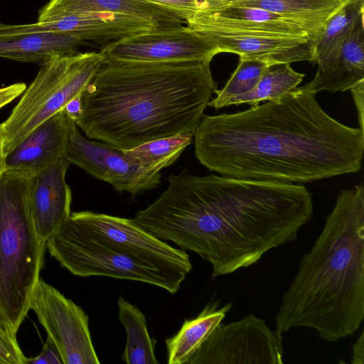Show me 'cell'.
<instances>
[{
  "label": "cell",
  "instance_id": "cell-1",
  "mask_svg": "<svg viewBox=\"0 0 364 364\" xmlns=\"http://www.w3.org/2000/svg\"><path fill=\"white\" fill-rule=\"evenodd\" d=\"M311 193L302 185L196 176L183 170L131 221L157 238L197 253L212 277L256 264L297 237L311 218Z\"/></svg>",
  "mask_w": 364,
  "mask_h": 364
},
{
  "label": "cell",
  "instance_id": "cell-35",
  "mask_svg": "<svg viewBox=\"0 0 364 364\" xmlns=\"http://www.w3.org/2000/svg\"><path fill=\"white\" fill-rule=\"evenodd\" d=\"M5 156L3 154V151H2V139H1V132H0V176H1V174L3 173V172L5 170Z\"/></svg>",
  "mask_w": 364,
  "mask_h": 364
},
{
  "label": "cell",
  "instance_id": "cell-7",
  "mask_svg": "<svg viewBox=\"0 0 364 364\" xmlns=\"http://www.w3.org/2000/svg\"><path fill=\"white\" fill-rule=\"evenodd\" d=\"M46 249L71 274L133 280L176 294L186 274L139 260L89 233L69 218L46 242Z\"/></svg>",
  "mask_w": 364,
  "mask_h": 364
},
{
  "label": "cell",
  "instance_id": "cell-13",
  "mask_svg": "<svg viewBox=\"0 0 364 364\" xmlns=\"http://www.w3.org/2000/svg\"><path fill=\"white\" fill-rule=\"evenodd\" d=\"M159 28L154 23L132 16L103 12L38 14L36 23L3 24V33L47 31L75 36L85 41L103 43Z\"/></svg>",
  "mask_w": 364,
  "mask_h": 364
},
{
  "label": "cell",
  "instance_id": "cell-23",
  "mask_svg": "<svg viewBox=\"0 0 364 364\" xmlns=\"http://www.w3.org/2000/svg\"><path fill=\"white\" fill-rule=\"evenodd\" d=\"M364 14V0H343L341 7L326 21L315 48V76L327 73L337 60L358 18Z\"/></svg>",
  "mask_w": 364,
  "mask_h": 364
},
{
  "label": "cell",
  "instance_id": "cell-16",
  "mask_svg": "<svg viewBox=\"0 0 364 364\" xmlns=\"http://www.w3.org/2000/svg\"><path fill=\"white\" fill-rule=\"evenodd\" d=\"M63 110L27 135L5 156V170L33 175L65 158L72 123Z\"/></svg>",
  "mask_w": 364,
  "mask_h": 364
},
{
  "label": "cell",
  "instance_id": "cell-11",
  "mask_svg": "<svg viewBox=\"0 0 364 364\" xmlns=\"http://www.w3.org/2000/svg\"><path fill=\"white\" fill-rule=\"evenodd\" d=\"M70 218L89 233L146 263L186 275L192 269L185 251L137 227L131 219L91 211L73 212Z\"/></svg>",
  "mask_w": 364,
  "mask_h": 364
},
{
  "label": "cell",
  "instance_id": "cell-12",
  "mask_svg": "<svg viewBox=\"0 0 364 364\" xmlns=\"http://www.w3.org/2000/svg\"><path fill=\"white\" fill-rule=\"evenodd\" d=\"M65 158L97 179L132 196L159 186L161 171L136 164L124 150L85 139L72 123Z\"/></svg>",
  "mask_w": 364,
  "mask_h": 364
},
{
  "label": "cell",
  "instance_id": "cell-22",
  "mask_svg": "<svg viewBox=\"0 0 364 364\" xmlns=\"http://www.w3.org/2000/svg\"><path fill=\"white\" fill-rule=\"evenodd\" d=\"M219 305V301L208 303L196 318L186 319L175 335L166 338L168 364H188L195 352L232 308L231 303L222 307Z\"/></svg>",
  "mask_w": 364,
  "mask_h": 364
},
{
  "label": "cell",
  "instance_id": "cell-29",
  "mask_svg": "<svg viewBox=\"0 0 364 364\" xmlns=\"http://www.w3.org/2000/svg\"><path fill=\"white\" fill-rule=\"evenodd\" d=\"M17 338L0 327V364H27Z\"/></svg>",
  "mask_w": 364,
  "mask_h": 364
},
{
  "label": "cell",
  "instance_id": "cell-15",
  "mask_svg": "<svg viewBox=\"0 0 364 364\" xmlns=\"http://www.w3.org/2000/svg\"><path fill=\"white\" fill-rule=\"evenodd\" d=\"M69 165L65 158L61 159L30 178L32 219L36 233L45 245L71 213L72 193L65 181Z\"/></svg>",
  "mask_w": 364,
  "mask_h": 364
},
{
  "label": "cell",
  "instance_id": "cell-32",
  "mask_svg": "<svg viewBox=\"0 0 364 364\" xmlns=\"http://www.w3.org/2000/svg\"><path fill=\"white\" fill-rule=\"evenodd\" d=\"M350 91L357 109L360 129L364 131L363 111H364V80L353 86Z\"/></svg>",
  "mask_w": 364,
  "mask_h": 364
},
{
  "label": "cell",
  "instance_id": "cell-5",
  "mask_svg": "<svg viewBox=\"0 0 364 364\" xmlns=\"http://www.w3.org/2000/svg\"><path fill=\"white\" fill-rule=\"evenodd\" d=\"M31 176L4 170L0 176V327L14 337L31 310L46 252L31 215Z\"/></svg>",
  "mask_w": 364,
  "mask_h": 364
},
{
  "label": "cell",
  "instance_id": "cell-9",
  "mask_svg": "<svg viewBox=\"0 0 364 364\" xmlns=\"http://www.w3.org/2000/svg\"><path fill=\"white\" fill-rule=\"evenodd\" d=\"M41 326L55 344L63 364H99L83 309L40 277L31 302Z\"/></svg>",
  "mask_w": 364,
  "mask_h": 364
},
{
  "label": "cell",
  "instance_id": "cell-20",
  "mask_svg": "<svg viewBox=\"0 0 364 364\" xmlns=\"http://www.w3.org/2000/svg\"><path fill=\"white\" fill-rule=\"evenodd\" d=\"M87 44L75 36L58 32L0 33V58L41 65L55 55L77 53Z\"/></svg>",
  "mask_w": 364,
  "mask_h": 364
},
{
  "label": "cell",
  "instance_id": "cell-30",
  "mask_svg": "<svg viewBox=\"0 0 364 364\" xmlns=\"http://www.w3.org/2000/svg\"><path fill=\"white\" fill-rule=\"evenodd\" d=\"M27 364H63V362L55 344L47 336L41 352L34 358H28Z\"/></svg>",
  "mask_w": 364,
  "mask_h": 364
},
{
  "label": "cell",
  "instance_id": "cell-26",
  "mask_svg": "<svg viewBox=\"0 0 364 364\" xmlns=\"http://www.w3.org/2000/svg\"><path fill=\"white\" fill-rule=\"evenodd\" d=\"M193 138V134L183 133L148 141L124 151L136 164L161 171L176 162Z\"/></svg>",
  "mask_w": 364,
  "mask_h": 364
},
{
  "label": "cell",
  "instance_id": "cell-27",
  "mask_svg": "<svg viewBox=\"0 0 364 364\" xmlns=\"http://www.w3.org/2000/svg\"><path fill=\"white\" fill-rule=\"evenodd\" d=\"M269 65L255 60L240 59L236 70L225 87L215 90L217 96L209 102L208 106L215 109L228 107L231 99L251 91L257 85Z\"/></svg>",
  "mask_w": 364,
  "mask_h": 364
},
{
  "label": "cell",
  "instance_id": "cell-33",
  "mask_svg": "<svg viewBox=\"0 0 364 364\" xmlns=\"http://www.w3.org/2000/svg\"><path fill=\"white\" fill-rule=\"evenodd\" d=\"M353 364H364V331H361L357 341L353 343L352 348Z\"/></svg>",
  "mask_w": 364,
  "mask_h": 364
},
{
  "label": "cell",
  "instance_id": "cell-14",
  "mask_svg": "<svg viewBox=\"0 0 364 364\" xmlns=\"http://www.w3.org/2000/svg\"><path fill=\"white\" fill-rule=\"evenodd\" d=\"M214 43L220 53H232L240 59L268 64L314 61L316 45L308 36L193 30Z\"/></svg>",
  "mask_w": 364,
  "mask_h": 364
},
{
  "label": "cell",
  "instance_id": "cell-28",
  "mask_svg": "<svg viewBox=\"0 0 364 364\" xmlns=\"http://www.w3.org/2000/svg\"><path fill=\"white\" fill-rule=\"evenodd\" d=\"M168 8L185 21L208 11L210 0H145Z\"/></svg>",
  "mask_w": 364,
  "mask_h": 364
},
{
  "label": "cell",
  "instance_id": "cell-25",
  "mask_svg": "<svg viewBox=\"0 0 364 364\" xmlns=\"http://www.w3.org/2000/svg\"><path fill=\"white\" fill-rule=\"evenodd\" d=\"M304 76L295 71L290 63L270 64L257 85L251 91L231 99L228 106L247 103L255 107L262 101L275 100L296 87Z\"/></svg>",
  "mask_w": 364,
  "mask_h": 364
},
{
  "label": "cell",
  "instance_id": "cell-17",
  "mask_svg": "<svg viewBox=\"0 0 364 364\" xmlns=\"http://www.w3.org/2000/svg\"><path fill=\"white\" fill-rule=\"evenodd\" d=\"M185 24L192 30L308 36L297 24L277 14L252 7L225 6L198 14L187 19Z\"/></svg>",
  "mask_w": 364,
  "mask_h": 364
},
{
  "label": "cell",
  "instance_id": "cell-6",
  "mask_svg": "<svg viewBox=\"0 0 364 364\" xmlns=\"http://www.w3.org/2000/svg\"><path fill=\"white\" fill-rule=\"evenodd\" d=\"M105 60L100 51L77 52L55 55L40 65L10 115L0 124L4 156L36 127L80 95Z\"/></svg>",
  "mask_w": 364,
  "mask_h": 364
},
{
  "label": "cell",
  "instance_id": "cell-21",
  "mask_svg": "<svg viewBox=\"0 0 364 364\" xmlns=\"http://www.w3.org/2000/svg\"><path fill=\"white\" fill-rule=\"evenodd\" d=\"M364 80V14L356 20L331 68L302 86L316 94L350 90Z\"/></svg>",
  "mask_w": 364,
  "mask_h": 364
},
{
  "label": "cell",
  "instance_id": "cell-2",
  "mask_svg": "<svg viewBox=\"0 0 364 364\" xmlns=\"http://www.w3.org/2000/svg\"><path fill=\"white\" fill-rule=\"evenodd\" d=\"M316 95L296 87L242 112L203 114L193 132L196 158L223 176L282 183L358 172L364 131L332 118Z\"/></svg>",
  "mask_w": 364,
  "mask_h": 364
},
{
  "label": "cell",
  "instance_id": "cell-10",
  "mask_svg": "<svg viewBox=\"0 0 364 364\" xmlns=\"http://www.w3.org/2000/svg\"><path fill=\"white\" fill-rule=\"evenodd\" d=\"M100 52L106 60L149 63L211 62L220 53L210 40L183 25L122 38Z\"/></svg>",
  "mask_w": 364,
  "mask_h": 364
},
{
  "label": "cell",
  "instance_id": "cell-3",
  "mask_svg": "<svg viewBox=\"0 0 364 364\" xmlns=\"http://www.w3.org/2000/svg\"><path fill=\"white\" fill-rule=\"evenodd\" d=\"M210 63L105 60L81 93L75 123L122 150L193 134L218 87Z\"/></svg>",
  "mask_w": 364,
  "mask_h": 364
},
{
  "label": "cell",
  "instance_id": "cell-8",
  "mask_svg": "<svg viewBox=\"0 0 364 364\" xmlns=\"http://www.w3.org/2000/svg\"><path fill=\"white\" fill-rule=\"evenodd\" d=\"M282 334L253 314L228 324L221 322L188 364H282Z\"/></svg>",
  "mask_w": 364,
  "mask_h": 364
},
{
  "label": "cell",
  "instance_id": "cell-4",
  "mask_svg": "<svg viewBox=\"0 0 364 364\" xmlns=\"http://www.w3.org/2000/svg\"><path fill=\"white\" fill-rule=\"evenodd\" d=\"M364 319V187L342 190L318 237L299 264L276 330H315L327 342L353 335Z\"/></svg>",
  "mask_w": 364,
  "mask_h": 364
},
{
  "label": "cell",
  "instance_id": "cell-18",
  "mask_svg": "<svg viewBox=\"0 0 364 364\" xmlns=\"http://www.w3.org/2000/svg\"><path fill=\"white\" fill-rule=\"evenodd\" d=\"M342 4L343 0H210L208 12L225 6L263 9L299 26L316 46L326 21Z\"/></svg>",
  "mask_w": 364,
  "mask_h": 364
},
{
  "label": "cell",
  "instance_id": "cell-34",
  "mask_svg": "<svg viewBox=\"0 0 364 364\" xmlns=\"http://www.w3.org/2000/svg\"><path fill=\"white\" fill-rule=\"evenodd\" d=\"M80 95L72 100L63 111L74 122L80 117L82 112Z\"/></svg>",
  "mask_w": 364,
  "mask_h": 364
},
{
  "label": "cell",
  "instance_id": "cell-19",
  "mask_svg": "<svg viewBox=\"0 0 364 364\" xmlns=\"http://www.w3.org/2000/svg\"><path fill=\"white\" fill-rule=\"evenodd\" d=\"M103 12L148 21L159 28L185 24L178 14L161 5L145 0H50L38 14Z\"/></svg>",
  "mask_w": 364,
  "mask_h": 364
},
{
  "label": "cell",
  "instance_id": "cell-24",
  "mask_svg": "<svg viewBox=\"0 0 364 364\" xmlns=\"http://www.w3.org/2000/svg\"><path fill=\"white\" fill-rule=\"evenodd\" d=\"M117 305L118 318L127 333L122 360L127 364H159L154 353L156 341L149 333L145 315L122 296Z\"/></svg>",
  "mask_w": 364,
  "mask_h": 364
},
{
  "label": "cell",
  "instance_id": "cell-31",
  "mask_svg": "<svg viewBox=\"0 0 364 364\" xmlns=\"http://www.w3.org/2000/svg\"><path fill=\"white\" fill-rule=\"evenodd\" d=\"M26 88L23 82H16L0 88V109L22 95Z\"/></svg>",
  "mask_w": 364,
  "mask_h": 364
}]
</instances>
